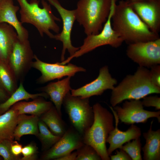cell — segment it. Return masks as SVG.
<instances>
[{"label":"cell","instance_id":"obj_1","mask_svg":"<svg viewBox=\"0 0 160 160\" xmlns=\"http://www.w3.org/2000/svg\"><path fill=\"white\" fill-rule=\"evenodd\" d=\"M113 29L128 44L156 40L159 34L151 31L134 11L129 1L116 5L111 19Z\"/></svg>","mask_w":160,"mask_h":160},{"label":"cell","instance_id":"obj_2","mask_svg":"<svg viewBox=\"0 0 160 160\" xmlns=\"http://www.w3.org/2000/svg\"><path fill=\"white\" fill-rule=\"evenodd\" d=\"M160 93V88L151 81L149 70L139 66L132 74L126 75L112 90L110 103L112 107L126 100H138L153 94Z\"/></svg>","mask_w":160,"mask_h":160},{"label":"cell","instance_id":"obj_3","mask_svg":"<svg viewBox=\"0 0 160 160\" xmlns=\"http://www.w3.org/2000/svg\"><path fill=\"white\" fill-rule=\"evenodd\" d=\"M93 122L82 135L83 143L91 145L100 156L101 160H110L106 146L107 139L114 128L113 114L100 103L93 106Z\"/></svg>","mask_w":160,"mask_h":160},{"label":"cell","instance_id":"obj_4","mask_svg":"<svg viewBox=\"0 0 160 160\" xmlns=\"http://www.w3.org/2000/svg\"><path fill=\"white\" fill-rule=\"evenodd\" d=\"M33 0L29 3L26 0H17L20 8V22L33 25L41 36L45 34L54 39V35L50 31L59 33L60 28L56 21H60V19L53 14L50 5L44 0L41 1L42 8L39 7L37 0Z\"/></svg>","mask_w":160,"mask_h":160},{"label":"cell","instance_id":"obj_5","mask_svg":"<svg viewBox=\"0 0 160 160\" xmlns=\"http://www.w3.org/2000/svg\"><path fill=\"white\" fill-rule=\"evenodd\" d=\"M111 0H79L75 9L76 20L87 36L98 34L109 15Z\"/></svg>","mask_w":160,"mask_h":160},{"label":"cell","instance_id":"obj_6","mask_svg":"<svg viewBox=\"0 0 160 160\" xmlns=\"http://www.w3.org/2000/svg\"><path fill=\"white\" fill-rule=\"evenodd\" d=\"M116 1L111 0L109 15L100 31L97 34L87 36L79 49L72 56L62 62V64L65 65L73 58L80 57L100 46L109 45L113 48H117L121 45L123 41L113 29L112 25V17Z\"/></svg>","mask_w":160,"mask_h":160},{"label":"cell","instance_id":"obj_7","mask_svg":"<svg viewBox=\"0 0 160 160\" xmlns=\"http://www.w3.org/2000/svg\"><path fill=\"white\" fill-rule=\"evenodd\" d=\"M62 105L72 127L82 136L94 121V113L89 98L73 96L70 92L65 97Z\"/></svg>","mask_w":160,"mask_h":160},{"label":"cell","instance_id":"obj_8","mask_svg":"<svg viewBox=\"0 0 160 160\" xmlns=\"http://www.w3.org/2000/svg\"><path fill=\"white\" fill-rule=\"evenodd\" d=\"M127 56L139 66L150 68L160 64V38L128 44Z\"/></svg>","mask_w":160,"mask_h":160},{"label":"cell","instance_id":"obj_9","mask_svg":"<svg viewBox=\"0 0 160 160\" xmlns=\"http://www.w3.org/2000/svg\"><path fill=\"white\" fill-rule=\"evenodd\" d=\"M34 55L28 39L18 38L15 42L7 62L17 81L23 82L31 67Z\"/></svg>","mask_w":160,"mask_h":160},{"label":"cell","instance_id":"obj_10","mask_svg":"<svg viewBox=\"0 0 160 160\" xmlns=\"http://www.w3.org/2000/svg\"><path fill=\"white\" fill-rule=\"evenodd\" d=\"M121 122L130 125L135 123H145L151 118H156L160 122V111H151L144 108L140 100H126L121 106L113 107Z\"/></svg>","mask_w":160,"mask_h":160},{"label":"cell","instance_id":"obj_11","mask_svg":"<svg viewBox=\"0 0 160 160\" xmlns=\"http://www.w3.org/2000/svg\"><path fill=\"white\" fill-rule=\"evenodd\" d=\"M35 61L33 62L31 67L38 71L41 76L37 79V82L44 84L55 79H60L65 76L73 77L78 72L86 71L84 68L75 65L68 63L67 65H62L60 63H50L44 62L34 55Z\"/></svg>","mask_w":160,"mask_h":160},{"label":"cell","instance_id":"obj_12","mask_svg":"<svg viewBox=\"0 0 160 160\" xmlns=\"http://www.w3.org/2000/svg\"><path fill=\"white\" fill-rule=\"evenodd\" d=\"M53 6L60 14L63 22L61 32L54 35V39L61 41L63 48L61 55V62L65 60V55L67 50L71 56L79 48L73 46L72 44L71 33L75 20H76L75 9L69 10L63 7L58 0H47Z\"/></svg>","mask_w":160,"mask_h":160},{"label":"cell","instance_id":"obj_13","mask_svg":"<svg viewBox=\"0 0 160 160\" xmlns=\"http://www.w3.org/2000/svg\"><path fill=\"white\" fill-rule=\"evenodd\" d=\"M117 83V80L110 74L108 66L105 65L100 68L95 79L78 89H72L71 94L81 98H89L101 95L107 90H112Z\"/></svg>","mask_w":160,"mask_h":160},{"label":"cell","instance_id":"obj_14","mask_svg":"<svg viewBox=\"0 0 160 160\" xmlns=\"http://www.w3.org/2000/svg\"><path fill=\"white\" fill-rule=\"evenodd\" d=\"M84 144L82 136L73 127L67 129L59 140L52 147L45 151L43 160H57L80 147Z\"/></svg>","mask_w":160,"mask_h":160},{"label":"cell","instance_id":"obj_15","mask_svg":"<svg viewBox=\"0 0 160 160\" xmlns=\"http://www.w3.org/2000/svg\"><path fill=\"white\" fill-rule=\"evenodd\" d=\"M129 2L134 11L150 29L159 34L160 30V0Z\"/></svg>","mask_w":160,"mask_h":160},{"label":"cell","instance_id":"obj_16","mask_svg":"<svg viewBox=\"0 0 160 160\" xmlns=\"http://www.w3.org/2000/svg\"><path fill=\"white\" fill-rule=\"evenodd\" d=\"M115 120V127L109 133L106 142L109 144L107 149L109 156L116 149L120 148L125 143L140 137L141 132L140 128L134 124H131L126 131H122L118 128L119 119L113 108L110 106Z\"/></svg>","mask_w":160,"mask_h":160},{"label":"cell","instance_id":"obj_17","mask_svg":"<svg viewBox=\"0 0 160 160\" xmlns=\"http://www.w3.org/2000/svg\"><path fill=\"white\" fill-rule=\"evenodd\" d=\"M19 9L12 0H2L0 2V23H6L11 25L16 31L19 39L24 41L28 39V33L17 19L16 14Z\"/></svg>","mask_w":160,"mask_h":160},{"label":"cell","instance_id":"obj_18","mask_svg":"<svg viewBox=\"0 0 160 160\" xmlns=\"http://www.w3.org/2000/svg\"><path fill=\"white\" fill-rule=\"evenodd\" d=\"M71 77L67 76L61 80L49 83L40 90L46 93L55 105L59 114L62 116L61 107L66 95L72 89L70 85Z\"/></svg>","mask_w":160,"mask_h":160},{"label":"cell","instance_id":"obj_19","mask_svg":"<svg viewBox=\"0 0 160 160\" xmlns=\"http://www.w3.org/2000/svg\"><path fill=\"white\" fill-rule=\"evenodd\" d=\"M153 121L147 132L143 133L145 143L142 148L144 160H160V129L154 131L152 129Z\"/></svg>","mask_w":160,"mask_h":160},{"label":"cell","instance_id":"obj_20","mask_svg":"<svg viewBox=\"0 0 160 160\" xmlns=\"http://www.w3.org/2000/svg\"><path fill=\"white\" fill-rule=\"evenodd\" d=\"M39 97L31 101L19 102L12 108L18 115L28 114L38 117L41 116L49 110L53 105L51 101H46Z\"/></svg>","mask_w":160,"mask_h":160},{"label":"cell","instance_id":"obj_21","mask_svg":"<svg viewBox=\"0 0 160 160\" xmlns=\"http://www.w3.org/2000/svg\"><path fill=\"white\" fill-rule=\"evenodd\" d=\"M18 38L17 33L11 25L0 23V58L6 62L12 50L13 44Z\"/></svg>","mask_w":160,"mask_h":160},{"label":"cell","instance_id":"obj_22","mask_svg":"<svg viewBox=\"0 0 160 160\" xmlns=\"http://www.w3.org/2000/svg\"><path fill=\"white\" fill-rule=\"evenodd\" d=\"M39 117L33 115H19L17 124L14 133L15 140L19 141L22 136L28 135L38 137L39 132Z\"/></svg>","mask_w":160,"mask_h":160},{"label":"cell","instance_id":"obj_23","mask_svg":"<svg viewBox=\"0 0 160 160\" xmlns=\"http://www.w3.org/2000/svg\"><path fill=\"white\" fill-rule=\"evenodd\" d=\"M19 115L13 108L0 115V142L13 141Z\"/></svg>","mask_w":160,"mask_h":160},{"label":"cell","instance_id":"obj_24","mask_svg":"<svg viewBox=\"0 0 160 160\" xmlns=\"http://www.w3.org/2000/svg\"><path fill=\"white\" fill-rule=\"evenodd\" d=\"M55 106H52L41 116L40 119L55 135L61 137L67 129Z\"/></svg>","mask_w":160,"mask_h":160},{"label":"cell","instance_id":"obj_25","mask_svg":"<svg viewBox=\"0 0 160 160\" xmlns=\"http://www.w3.org/2000/svg\"><path fill=\"white\" fill-rule=\"evenodd\" d=\"M41 97L46 98L49 97L44 92L35 94L29 93L25 89L23 82L20 81L18 88L11 95L10 97L0 104V113L6 111L11 106L21 100H27L30 99H34Z\"/></svg>","mask_w":160,"mask_h":160},{"label":"cell","instance_id":"obj_26","mask_svg":"<svg viewBox=\"0 0 160 160\" xmlns=\"http://www.w3.org/2000/svg\"><path fill=\"white\" fill-rule=\"evenodd\" d=\"M17 81L7 62L0 58V87L11 95L18 87Z\"/></svg>","mask_w":160,"mask_h":160},{"label":"cell","instance_id":"obj_27","mask_svg":"<svg viewBox=\"0 0 160 160\" xmlns=\"http://www.w3.org/2000/svg\"><path fill=\"white\" fill-rule=\"evenodd\" d=\"M38 126L39 132L38 137L41 142L42 150L46 151L57 143L61 137L53 134L40 119L38 121Z\"/></svg>","mask_w":160,"mask_h":160},{"label":"cell","instance_id":"obj_28","mask_svg":"<svg viewBox=\"0 0 160 160\" xmlns=\"http://www.w3.org/2000/svg\"><path fill=\"white\" fill-rule=\"evenodd\" d=\"M119 149L125 151L132 160L143 159L141 155L142 144L140 137L125 143Z\"/></svg>","mask_w":160,"mask_h":160},{"label":"cell","instance_id":"obj_29","mask_svg":"<svg viewBox=\"0 0 160 160\" xmlns=\"http://www.w3.org/2000/svg\"><path fill=\"white\" fill-rule=\"evenodd\" d=\"M76 160H100L101 158L95 149L90 145L84 143L76 150Z\"/></svg>","mask_w":160,"mask_h":160},{"label":"cell","instance_id":"obj_30","mask_svg":"<svg viewBox=\"0 0 160 160\" xmlns=\"http://www.w3.org/2000/svg\"><path fill=\"white\" fill-rule=\"evenodd\" d=\"M13 141L4 140L0 142V156L4 160H14L18 159L11 151V145Z\"/></svg>","mask_w":160,"mask_h":160},{"label":"cell","instance_id":"obj_31","mask_svg":"<svg viewBox=\"0 0 160 160\" xmlns=\"http://www.w3.org/2000/svg\"><path fill=\"white\" fill-rule=\"evenodd\" d=\"M37 149L34 145L30 144L25 146L22 149L21 153L23 155L22 160H33L36 159Z\"/></svg>","mask_w":160,"mask_h":160},{"label":"cell","instance_id":"obj_32","mask_svg":"<svg viewBox=\"0 0 160 160\" xmlns=\"http://www.w3.org/2000/svg\"><path fill=\"white\" fill-rule=\"evenodd\" d=\"M142 102L144 107H153L156 110L160 109V97L157 96H147L143 98Z\"/></svg>","mask_w":160,"mask_h":160},{"label":"cell","instance_id":"obj_33","mask_svg":"<svg viewBox=\"0 0 160 160\" xmlns=\"http://www.w3.org/2000/svg\"><path fill=\"white\" fill-rule=\"evenodd\" d=\"M149 70L150 78L153 84L160 88V65H156L152 66Z\"/></svg>","mask_w":160,"mask_h":160},{"label":"cell","instance_id":"obj_34","mask_svg":"<svg viewBox=\"0 0 160 160\" xmlns=\"http://www.w3.org/2000/svg\"><path fill=\"white\" fill-rule=\"evenodd\" d=\"M116 150L115 155L109 156L111 160H132L128 155L124 151L120 149Z\"/></svg>","mask_w":160,"mask_h":160},{"label":"cell","instance_id":"obj_35","mask_svg":"<svg viewBox=\"0 0 160 160\" xmlns=\"http://www.w3.org/2000/svg\"><path fill=\"white\" fill-rule=\"evenodd\" d=\"M22 146L17 141H13L11 145V150L12 154L17 157L21 153Z\"/></svg>","mask_w":160,"mask_h":160},{"label":"cell","instance_id":"obj_36","mask_svg":"<svg viewBox=\"0 0 160 160\" xmlns=\"http://www.w3.org/2000/svg\"><path fill=\"white\" fill-rule=\"evenodd\" d=\"M77 155V153L76 151L67 154L57 160H76Z\"/></svg>","mask_w":160,"mask_h":160},{"label":"cell","instance_id":"obj_37","mask_svg":"<svg viewBox=\"0 0 160 160\" xmlns=\"http://www.w3.org/2000/svg\"><path fill=\"white\" fill-rule=\"evenodd\" d=\"M7 97V96L4 90L0 87V99H4Z\"/></svg>","mask_w":160,"mask_h":160},{"label":"cell","instance_id":"obj_38","mask_svg":"<svg viewBox=\"0 0 160 160\" xmlns=\"http://www.w3.org/2000/svg\"><path fill=\"white\" fill-rule=\"evenodd\" d=\"M142 0H127V1H129V2H134V1H140Z\"/></svg>","mask_w":160,"mask_h":160},{"label":"cell","instance_id":"obj_39","mask_svg":"<svg viewBox=\"0 0 160 160\" xmlns=\"http://www.w3.org/2000/svg\"><path fill=\"white\" fill-rule=\"evenodd\" d=\"M2 0H0V2H1Z\"/></svg>","mask_w":160,"mask_h":160}]
</instances>
